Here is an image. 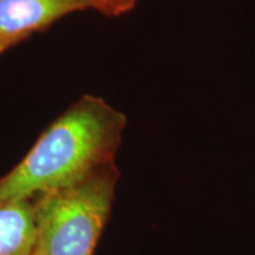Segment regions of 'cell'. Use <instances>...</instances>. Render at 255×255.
I'll use <instances>...</instances> for the list:
<instances>
[{"mask_svg":"<svg viewBox=\"0 0 255 255\" xmlns=\"http://www.w3.org/2000/svg\"><path fill=\"white\" fill-rule=\"evenodd\" d=\"M89 8V0H0V56L66 15Z\"/></svg>","mask_w":255,"mask_h":255,"instance_id":"cell-3","label":"cell"},{"mask_svg":"<svg viewBox=\"0 0 255 255\" xmlns=\"http://www.w3.org/2000/svg\"><path fill=\"white\" fill-rule=\"evenodd\" d=\"M126 127V115L104 98L83 95L0 177V203L31 199L114 162Z\"/></svg>","mask_w":255,"mask_h":255,"instance_id":"cell-1","label":"cell"},{"mask_svg":"<svg viewBox=\"0 0 255 255\" xmlns=\"http://www.w3.org/2000/svg\"><path fill=\"white\" fill-rule=\"evenodd\" d=\"M119 180L114 161L31 197L33 255H94L110 218Z\"/></svg>","mask_w":255,"mask_h":255,"instance_id":"cell-2","label":"cell"},{"mask_svg":"<svg viewBox=\"0 0 255 255\" xmlns=\"http://www.w3.org/2000/svg\"><path fill=\"white\" fill-rule=\"evenodd\" d=\"M137 0H122V6H123V11H124V14L128 13L129 11H131V9L135 7Z\"/></svg>","mask_w":255,"mask_h":255,"instance_id":"cell-6","label":"cell"},{"mask_svg":"<svg viewBox=\"0 0 255 255\" xmlns=\"http://www.w3.org/2000/svg\"><path fill=\"white\" fill-rule=\"evenodd\" d=\"M34 241L31 199L0 203V255H33Z\"/></svg>","mask_w":255,"mask_h":255,"instance_id":"cell-4","label":"cell"},{"mask_svg":"<svg viewBox=\"0 0 255 255\" xmlns=\"http://www.w3.org/2000/svg\"><path fill=\"white\" fill-rule=\"evenodd\" d=\"M91 7L105 17L115 18L124 14L122 0H89Z\"/></svg>","mask_w":255,"mask_h":255,"instance_id":"cell-5","label":"cell"}]
</instances>
